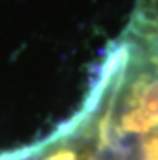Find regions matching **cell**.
<instances>
[{
	"label": "cell",
	"mask_w": 158,
	"mask_h": 160,
	"mask_svg": "<svg viewBox=\"0 0 158 160\" xmlns=\"http://www.w3.org/2000/svg\"><path fill=\"white\" fill-rule=\"evenodd\" d=\"M45 160H76V155H74V152H71V150L61 149V150L55 152L53 155H50L49 158H45Z\"/></svg>",
	"instance_id": "obj_1"
}]
</instances>
